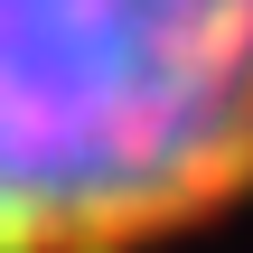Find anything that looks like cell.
Returning <instances> with one entry per match:
<instances>
[{
	"mask_svg": "<svg viewBox=\"0 0 253 253\" xmlns=\"http://www.w3.org/2000/svg\"><path fill=\"white\" fill-rule=\"evenodd\" d=\"M253 207V0H0V253H160Z\"/></svg>",
	"mask_w": 253,
	"mask_h": 253,
	"instance_id": "obj_1",
	"label": "cell"
}]
</instances>
